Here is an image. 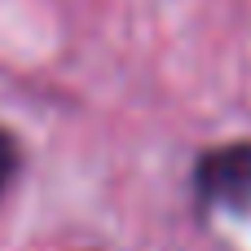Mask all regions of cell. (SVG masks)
<instances>
[{"instance_id":"1","label":"cell","mask_w":251,"mask_h":251,"mask_svg":"<svg viewBox=\"0 0 251 251\" xmlns=\"http://www.w3.org/2000/svg\"><path fill=\"white\" fill-rule=\"evenodd\" d=\"M194 190L207 207L251 212V141L207 150L194 168Z\"/></svg>"},{"instance_id":"2","label":"cell","mask_w":251,"mask_h":251,"mask_svg":"<svg viewBox=\"0 0 251 251\" xmlns=\"http://www.w3.org/2000/svg\"><path fill=\"white\" fill-rule=\"evenodd\" d=\"M13 172H18V146H13V137L0 128V194H4V185H9Z\"/></svg>"}]
</instances>
